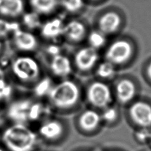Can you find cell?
<instances>
[{"mask_svg":"<svg viewBox=\"0 0 151 151\" xmlns=\"http://www.w3.org/2000/svg\"><path fill=\"white\" fill-rule=\"evenodd\" d=\"M2 141L9 151H33L37 144V136L25 124L14 123L5 129Z\"/></svg>","mask_w":151,"mask_h":151,"instance_id":"6da1fadb","label":"cell"},{"mask_svg":"<svg viewBox=\"0 0 151 151\" xmlns=\"http://www.w3.org/2000/svg\"><path fill=\"white\" fill-rule=\"evenodd\" d=\"M48 96L54 106L59 109H67L77 102L79 98V90L73 82L65 80L53 86Z\"/></svg>","mask_w":151,"mask_h":151,"instance_id":"7a4b0ae2","label":"cell"},{"mask_svg":"<svg viewBox=\"0 0 151 151\" xmlns=\"http://www.w3.org/2000/svg\"><path fill=\"white\" fill-rule=\"evenodd\" d=\"M133 48L127 40L118 39L110 45L105 53L107 60L114 65L123 64L130 60Z\"/></svg>","mask_w":151,"mask_h":151,"instance_id":"3957f363","label":"cell"},{"mask_svg":"<svg viewBox=\"0 0 151 151\" xmlns=\"http://www.w3.org/2000/svg\"><path fill=\"white\" fill-rule=\"evenodd\" d=\"M14 74L23 82H31L37 79L39 74V68L33 59L29 57L19 58L13 64Z\"/></svg>","mask_w":151,"mask_h":151,"instance_id":"277c9868","label":"cell"},{"mask_svg":"<svg viewBox=\"0 0 151 151\" xmlns=\"http://www.w3.org/2000/svg\"><path fill=\"white\" fill-rule=\"evenodd\" d=\"M87 97L89 101L93 106L98 107H106L112 101L110 88L105 83L95 82L88 89Z\"/></svg>","mask_w":151,"mask_h":151,"instance_id":"5b68a950","label":"cell"},{"mask_svg":"<svg viewBox=\"0 0 151 151\" xmlns=\"http://www.w3.org/2000/svg\"><path fill=\"white\" fill-rule=\"evenodd\" d=\"M99 58L97 50L89 46L81 48L77 51L75 56V63L81 70L88 71L95 66Z\"/></svg>","mask_w":151,"mask_h":151,"instance_id":"8992f818","label":"cell"},{"mask_svg":"<svg viewBox=\"0 0 151 151\" xmlns=\"http://www.w3.org/2000/svg\"><path fill=\"white\" fill-rule=\"evenodd\" d=\"M32 102L29 99H20L10 105L7 116L15 123L25 124L29 121V113Z\"/></svg>","mask_w":151,"mask_h":151,"instance_id":"52a82bcc","label":"cell"},{"mask_svg":"<svg viewBox=\"0 0 151 151\" xmlns=\"http://www.w3.org/2000/svg\"><path fill=\"white\" fill-rule=\"evenodd\" d=\"M130 115L133 121L144 128L151 126V106L142 101H137L130 108Z\"/></svg>","mask_w":151,"mask_h":151,"instance_id":"ba28073f","label":"cell"},{"mask_svg":"<svg viewBox=\"0 0 151 151\" xmlns=\"http://www.w3.org/2000/svg\"><path fill=\"white\" fill-rule=\"evenodd\" d=\"M122 23L119 14L114 12H109L104 13L100 17L98 22L99 31L105 35H111L119 29Z\"/></svg>","mask_w":151,"mask_h":151,"instance_id":"9c48e42d","label":"cell"},{"mask_svg":"<svg viewBox=\"0 0 151 151\" xmlns=\"http://www.w3.org/2000/svg\"><path fill=\"white\" fill-rule=\"evenodd\" d=\"M87 30L84 24L77 20H73L64 27L63 34L72 42H80L84 39Z\"/></svg>","mask_w":151,"mask_h":151,"instance_id":"30bf717a","label":"cell"},{"mask_svg":"<svg viewBox=\"0 0 151 151\" xmlns=\"http://www.w3.org/2000/svg\"><path fill=\"white\" fill-rule=\"evenodd\" d=\"M116 92L118 101L122 104H126L131 101L135 96L136 87L131 80L123 79L117 83Z\"/></svg>","mask_w":151,"mask_h":151,"instance_id":"8fae6325","label":"cell"},{"mask_svg":"<svg viewBox=\"0 0 151 151\" xmlns=\"http://www.w3.org/2000/svg\"><path fill=\"white\" fill-rule=\"evenodd\" d=\"M53 73L59 77H66L71 73L72 66L69 59L65 56L58 55L53 56L51 63Z\"/></svg>","mask_w":151,"mask_h":151,"instance_id":"7c38bea8","label":"cell"},{"mask_svg":"<svg viewBox=\"0 0 151 151\" xmlns=\"http://www.w3.org/2000/svg\"><path fill=\"white\" fill-rule=\"evenodd\" d=\"M63 131V125L59 121L50 120L41 125L39 129V133L45 139L54 140L61 135Z\"/></svg>","mask_w":151,"mask_h":151,"instance_id":"4fadbf2b","label":"cell"},{"mask_svg":"<svg viewBox=\"0 0 151 151\" xmlns=\"http://www.w3.org/2000/svg\"><path fill=\"white\" fill-rule=\"evenodd\" d=\"M14 40L17 48L23 50H33L37 46V40L33 35L20 29L14 32Z\"/></svg>","mask_w":151,"mask_h":151,"instance_id":"5bb4252c","label":"cell"},{"mask_svg":"<svg viewBox=\"0 0 151 151\" xmlns=\"http://www.w3.org/2000/svg\"><path fill=\"white\" fill-rule=\"evenodd\" d=\"M101 117L99 113L93 110H87L83 112L79 119L81 127L85 131H92L99 126Z\"/></svg>","mask_w":151,"mask_h":151,"instance_id":"9a60e30c","label":"cell"},{"mask_svg":"<svg viewBox=\"0 0 151 151\" xmlns=\"http://www.w3.org/2000/svg\"><path fill=\"white\" fill-rule=\"evenodd\" d=\"M23 9L22 0H0V13L11 17L20 15Z\"/></svg>","mask_w":151,"mask_h":151,"instance_id":"2e32d148","label":"cell"},{"mask_svg":"<svg viewBox=\"0 0 151 151\" xmlns=\"http://www.w3.org/2000/svg\"><path fill=\"white\" fill-rule=\"evenodd\" d=\"M64 27L62 21L59 19H55L47 23L43 28L42 33L45 37L54 38L63 34Z\"/></svg>","mask_w":151,"mask_h":151,"instance_id":"e0dca14e","label":"cell"},{"mask_svg":"<svg viewBox=\"0 0 151 151\" xmlns=\"http://www.w3.org/2000/svg\"><path fill=\"white\" fill-rule=\"evenodd\" d=\"M31 3L37 12L48 13L55 9L57 4V0H31Z\"/></svg>","mask_w":151,"mask_h":151,"instance_id":"ac0fdd59","label":"cell"},{"mask_svg":"<svg viewBox=\"0 0 151 151\" xmlns=\"http://www.w3.org/2000/svg\"><path fill=\"white\" fill-rule=\"evenodd\" d=\"M88 41L90 47L97 50L105 45L106 42V35L100 31H94L89 35Z\"/></svg>","mask_w":151,"mask_h":151,"instance_id":"d6986e66","label":"cell"},{"mask_svg":"<svg viewBox=\"0 0 151 151\" xmlns=\"http://www.w3.org/2000/svg\"><path fill=\"white\" fill-rule=\"evenodd\" d=\"M99 76L102 78H111L115 74V65L109 61H105L99 64L97 70Z\"/></svg>","mask_w":151,"mask_h":151,"instance_id":"ffe728a7","label":"cell"},{"mask_svg":"<svg viewBox=\"0 0 151 151\" xmlns=\"http://www.w3.org/2000/svg\"><path fill=\"white\" fill-rule=\"evenodd\" d=\"M53 86H51V82L49 78H45L37 83L34 88V92L36 95L42 97L49 94L51 89Z\"/></svg>","mask_w":151,"mask_h":151,"instance_id":"44dd1931","label":"cell"},{"mask_svg":"<svg viewBox=\"0 0 151 151\" xmlns=\"http://www.w3.org/2000/svg\"><path fill=\"white\" fill-rule=\"evenodd\" d=\"M61 4L67 12L76 13L83 9L84 1L83 0H61Z\"/></svg>","mask_w":151,"mask_h":151,"instance_id":"7402d4cb","label":"cell"},{"mask_svg":"<svg viewBox=\"0 0 151 151\" xmlns=\"http://www.w3.org/2000/svg\"><path fill=\"white\" fill-rule=\"evenodd\" d=\"M23 22L28 27L35 29L40 25L39 16L35 13H27L23 17Z\"/></svg>","mask_w":151,"mask_h":151,"instance_id":"603a6c76","label":"cell"},{"mask_svg":"<svg viewBox=\"0 0 151 151\" xmlns=\"http://www.w3.org/2000/svg\"><path fill=\"white\" fill-rule=\"evenodd\" d=\"M20 29L19 25L16 23H9L0 19V37H4L10 31H15Z\"/></svg>","mask_w":151,"mask_h":151,"instance_id":"cb8c5ba5","label":"cell"},{"mask_svg":"<svg viewBox=\"0 0 151 151\" xmlns=\"http://www.w3.org/2000/svg\"><path fill=\"white\" fill-rule=\"evenodd\" d=\"M44 108L40 104L32 103L29 113V121H36L41 117Z\"/></svg>","mask_w":151,"mask_h":151,"instance_id":"d4e9b609","label":"cell"},{"mask_svg":"<svg viewBox=\"0 0 151 151\" xmlns=\"http://www.w3.org/2000/svg\"><path fill=\"white\" fill-rule=\"evenodd\" d=\"M117 117V111L115 108L109 107L105 110L102 115V117L105 121L107 122H113L115 121Z\"/></svg>","mask_w":151,"mask_h":151,"instance_id":"484cf974","label":"cell"},{"mask_svg":"<svg viewBox=\"0 0 151 151\" xmlns=\"http://www.w3.org/2000/svg\"><path fill=\"white\" fill-rule=\"evenodd\" d=\"M136 138L141 142H145L150 139V132L148 131L146 128H144L142 130L138 131L136 134Z\"/></svg>","mask_w":151,"mask_h":151,"instance_id":"4316f807","label":"cell"},{"mask_svg":"<svg viewBox=\"0 0 151 151\" xmlns=\"http://www.w3.org/2000/svg\"><path fill=\"white\" fill-rule=\"evenodd\" d=\"M48 52L53 56L60 55V48L57 45H51L48 48Z\"/></svg>","mask_w":151,"mask_h":151,"instance_id":"83f0119b","label":"cell"},{"mask_svg":"<svg viewBox=\"0 0 151 151\" xmlns=\"http://www.w3.org/2000/svg\"><path fill=\"white\" fill-rule=\"evenodd\" d=\"M147 72L148 76H149V78L151 80V63L149 64V66H148V67H147Z\"/></svg>","mask_w":151,"mask_h":151,"instance_id":"f1b7e54d","label":"cell"},{"mask_svg":"<svg viewBox=\"0 0 151 151\" xmlns=\"http://www.w3.org/2000/svg\"><path fill=\"white\" fill-rule=\"evenodd\" d=\"M3 79H5L4 72L1 69H0V80H3Z\"/></svg>","mask_w":151,"mask_h":151,"instance_id":"f546056e","label":"cell"},{"mask_svg":"<svg viewBox=\"0 0 151 151\" xmlns=\"http://www.w3.org/2000/svg\"><path fill=\"white\" fill-rule=\"evenodd\" d=\"M1 43L0 42V50H1Z\"/></svg>","mask_w":151,"mask_h":151,"instance_id":"4dcf8cb0","label":"cell"},{"mask_svg":"<svg viewBox=\"0 0 151 151\" xmlns=\"http://www.w3.org/2000/svg\"><path fill=\"white\" fill-rule=\"evenodd\" d=\"M0 151H5V150H4L1 149H0Z\"/></svg>","mask_w":151,"mask_h":151,"instance_id":"1f68e13d","label":"cell"},{"mask_svg":"<svg viewBox=\"0 0 151 151\" xmlns=\"http://www.w3.org/2000/svg\"><path fill=\"white\" fill-rule=\"evenodd\" d=\"M150 139L151 140V132H150Z\"/></svg>","mask_w":151,"mask_h":151,"instance_id":"d6a6232c","label":"cell"}]
</instances>
